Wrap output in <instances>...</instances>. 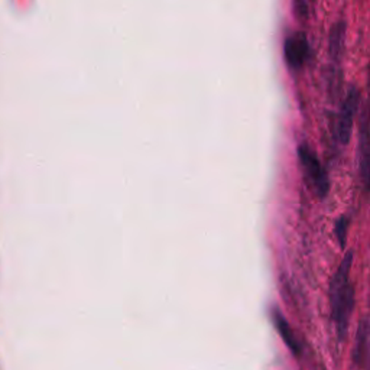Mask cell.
<instances>
[{
  "instance_id": "cell-4",
  "label": "cell",
  "mask_w": 370,
  "mask_h": 370,
  "mask_svg": "<svg viewBox=\"0 0 370 370\" xmlns=\"http://www.w3.org/2000/svg\"><path fill=\"white\" fill-rule=\"evenodd\" d=\"M285 61L291 68L300 70L305 65L309 58V45L308 41L302 34L288 37L284 45Z\"/></svg>"
},
{
  "instance_id": "cell-8",
  "label": "cell",
  "mask_w": 370,
  "mask_h": 370,
  "mask_svg": "<svg viewBox=\"0 0 370 370\" xmlns=\"http://www.w3.org/2000/svg\"><path fill=\"white\" fill-rule=\"evenodd\" d=\"M346 229H347V225H346L345 218H342V220L338 221V225L336 227L338 240H340V245H342V246H345V242H346Z\"/></svg>"
},
{
  "instance_id": "cell-5",
  "label": "cell",
  "mask_w": 370,
  "mask_h": 370,
  "mask_svg": "<svg viewBox=\"0 0 370 370\" xmlns=\"http://www.w3.org/2000/svg\"><path fill=\"white\" fill-rule=\"evenodd\" d=\"M271 320L275 325L278 334L280 336L282 342L285 343V346L292 351L294 356H300L302 349H301L298 338H297V336H295V333L289 325V322L287 321V318L280 314V311L278 308L271 309Z\"/></svg>"
},
{
  "instance_id": "cell-2",
  "label": "cell",
  "mask_w": 370,
  "mask_h": 370,
  "mask_svg": "<svg viewBox=\"0 0 370 370\" xmlns=\"http://www.w3.org/2000/svg\"><path fill=\"white\" fill-rule=\"evenodd\" d=\"M298 158L302 167V172L308 184L316 191L320 198H324L330 191V180L316 152L308 145H300Z\"/></svg>"
},
{
  "instance_id": "cell-3",
  "label": "cell",
  "mask_w": 370,
  "mask_h": 370,
  "mask_svg": "<svg viewBox=\"0 0 370 370\" xmlns=\"http://www.w3.org/2000/svg\"><path fill=\"white\" fill-rule=\"evenodd\" d=\"M359 103H360L359 90L358 88H351L342 103V109H340L337 119V138L343 145H347L350 141L354 117H356V113L359 110Z\"/></svg>"
},
{
  "instance_id": "cell-9",
  "label": "cell",
  "mask_w": 370,
  "mask_h": 370,
  "mask_svg": "<svg viewBox=\"0 0 370 370\" xmlns=\"http://www.w3.org/2000/svg\"><path fill=\"white\" fill-rule=\"evenodd\" d=\"M295 5H297V6H295V10H297L298 14H302V13L307 12V6H305V3L302 2V0H295Z\"/></svg>"
},
{
  "instance_id": "cell-6",
  "label": "cell",
  "mask_w": 370,
  "mask_h": 370,
  "mask_svg": "<svg viewBox=\"0 0 370 370\" xmlns=\"http://www.w3.org/2000/svg\"><path fill=\"white\" fill-rule=\"evenodd\" d=\"M360 174L366 191H370V122L364 121L360 129Z\"/></svg>"
},
{
  "instance_id": "cell-7",
  "label": "cell",
  "mask_w": 370,
  "mask_h": 370,
  "mask_svg": "<svg viewBox=\"0 0 370 370\" xmlns=\"http://www.w3.org/2000/svg\"><path fill=\"white\" fill-rule=\"evenodd\" d=\"M346 38V25L345 22H337L330 31V55L333 60H338L343 52Z\"/></svg>"
},
{
  "instance_id": "cell-1",
  "label": "cell",
  "mask_w": 370,
  "mask_h": 370,
  "mask_svg": "<svg viewBox=\"0 0 370 370\" xmlns=\"http://www.w3.org/2000/svg\"><path fill=\"white\" fill-rule=\"evenodd\" d=\"M353 255L347 254L330 282L331 318L340 340H345L354 308V287L350 278Z\"/></svg>"
}]
</instances>
